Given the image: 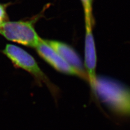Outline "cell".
<instances>
[{
    "mask_svg": "<svg viewBox=\"0 0 130 130\" xmlns=\"http://www.w3.org/2000/svg\"><path fill=\"white\" fill-rule=\"evenodd\" d=\"M35 49L41 58L56 71L66 74L79 76L83 79L80 73L69 64L54 49L48 45L45 40L41 39Z\"/></svg>",
    "mask_w": 130,
    "mask_h": 130,
    "instance_id": "obj_4",
    "label": "cell"
},
{
    "mask_svg": "<svg viewBox=\"0 0 130 130\" xmlns=\"http://www.w3.org/2000/svg\"><path fill=\"white\" fill-rule=\"evenodd\" d=\"M38 18L26 21H6L0 25V34L10 41L35 48L41 40L34 28Z\"/></svg>",
    "mask_w": 130,
    "mask_h": 130,
    "instance_id": "obj_2",
    "label": "cell"
},
{
    "mask_svg": "<svg viewBox=\"0 0 130 130\" xmlns=\"http://www.w3.org/2000/svg\"><path fill=\"white\" fill-rule=\"evenodd\" d=\"M7 13L5 6L0 4V25L7 21Z\"/></svg>",
    "mask_w": 130,
    "mask_h": 130,
    "instance_id": "obj_8",
    "label": "cell"
},
{
    "mask_svg": "<svg viewBox=\"0 0 130 130\" xmlns=\"http://www.w3.org/2000/svg\"><path fill=\"white\" fill-rule=\"evenodd\" d=\"M84 68L86 70L87 81L93 93L96 80V68L97 56L92 26H85Z\"/></svg>",
    "mask_w": 130,
    "mask_h": 130,
    "instance_id": "obj_5",
    "label": "cell"
},
{
    "mask_svg": "<svg viewBox=\"0 0 130 130\" xmlns=\"http://www.w3.org/2000/svg\"><path fill=\"white\" fill-rule=\"evenodd\" d=\"M83 3L85 13V26H93L92 0H81Z\"/></svg>",
    "mask_w": 130,
    "mask_h": 130,
    "instance_id": "obj_7",
    "label": "cell"
},
{
    "mask_svg": "<svg viewBox=\"0 0 130 130\" xmlns=\"http://www.w3.org/2000/svg\"><path fill=\"white\" fill-rule=\"evenodd\" d=\"M3 53L13 63L14 66L29 73L36 81L41 84L44 83L48 87L52 93L56 92V87L41 70L36 60L23 49L14 44H8Z\"/></svg>",
    "mask_w": 130,
    "mask_h": 130,
    "instance_id": "obj_3",
    "label": "cell"
},
{
    "mask_svg": "<svg viewBox=\"0 0 130 130\" xmlns=\"http://www.w3.org/2000/svg\"><path fill=\"white\" fill-rule=\"evenodd\" d=\"M45 41L69 64L80 73L84 80H87V74L82 61L74 48L67 43L59 41L45 40Z\"/></svg>",
    "mask_w": 130,
    "mask_h": 130,
    "instance_id": "obj_6",
    "label": "cell"
},
{
    "mask_svg": "<svg viewBox=\"0 0 130 130\" xmlns=\"http://www.w3.org/2000/svg\"><path fill=\"white\" fill-rule=\"evenodd\" d=\"M95 95L118 115L130 116V88L115 79L97 76L94 92Z\"/></svg>",
    "mask_w": 130,
    "mask_h": 130,
    "instance_id": "obj_1",
    "label": "cell"
}]
</instances>
